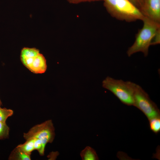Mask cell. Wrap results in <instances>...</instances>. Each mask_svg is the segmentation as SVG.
<instances>
[{"instance_id": "cell-1", "label": "cell", "mask_w": 160, "mask_h": 160, "mask_svg": "<svg viewBox=\"0 0 160 160\" xmlns=\"http://www.w3.org/2000/svg\"><path fill=\"white\" fill-rule=\"evenodd\" d=\"M108 13L118 20L127 22L143 20L145 17L129 0H103Z\"/></svg>"}, {"instance_id": "cell-2", "label": "cell", "mask_w": 160, "mask_h": 160, "mask_svg": "<svg viewBox=\"0 0 160 160\" xmlns=\"http://www.w3.org/2000/svg\"><path fill=\"white\" fill-rule=\"evenodd\" d=\"M142 21L143 23V27L138 31L135 36L134 42L127 51V54L129 57L138 52H141L145 57L147 56L152 40L157 31L160 29V23L145 17Z\"/></svg>"}, {"instance_id": "cell-3", "label": "cell", "mask_w": 160, "mask_h": 160, "mask_svg": "<svg viewBox=\"0 0 160 160\" xmlns=\"http://www.w3.org/2000/svg\"><path fill=\"white\" fill-rule=\"evenodd\" d=\"M135 84L107 76L103 81L102 86L112 93L123 104L133 106Z\"/></svg>"}, {"instance_id": "cell-4", "label": "cell", "mask_w": 160, "mask_h": 160, "mask_svg": "<svg viewBox=\"0 0 160 160\" xmlns=\"http://www.w3.org/2000/svg\"><path fill=\"white\" fill-rule=\"evenodd\" d=\"M133 106L142 111L148 120L160 117L156 105L150 98L147 93L139 85L135 84Z\"/></svg>"}, {"instance_id": "cell-5", "label": "cell", "mask_w": 160, "mask_h": 160, "mask_svg": "<svg viewBox=\"0 0 160 160\" xmlns=\"http://www.w3.org/2000/svg\"><path fill=\"white\" fill-rule=\"evenodd\" d=\"M55 136V129L51 120L33 126L27 132L23 134V137L25 140L33 137L40 140L44 149L47 143L52 142Z\"/></svg>"}, {"instance_id": "cell-6", "label": "cell", "mask_w": 160, "mask_h": 160, "mask_svg": "<svg viewBox=\"0 0 160 160\" xmlns=\"http://www.w3.org/2000/svg\"><path fill=\"white\" fill-rule=\"evenodd\" d=\"M140 11L145 17L160 23V0H144Z\"/></svg>"}, {"instance_id": "cell-7", "label": "cell", "mask_w": 160, "mask_h": 160, "mask_svg": "<svg viewBox=\"0 0 160 160\" xmlns=\"http://www.w3.org/2000/svg\"><path fill=\"white\" fill-rule=\"evenodd\" d=\"M47 68L46 60L42 54L39 53L34 58L29 70L35 73H42Z\"/></svg>"}, {"instance_id": "cell-8", "label": "cell", "mask_w": 160, "mask_h": 160, "mask_svg": "<svg viewBox=\"0 0 160 160\" xmlns=\"http://www.w3.org/2000/svg\"><path fill=\"white\" fill-rule=\"evenodd\" d=\"M9 159L13 160H30V155L26 153L17 147L11 152Z\"/></svg>"}, {"instance_id": "cell-9", "label": "cell", "mask_w": 160, "mask_h": 160, "mask_svg": "<svg viewBox=\"0 0 160 160\" xmlns=\"http://www.w3.org/2000/svg\"><path fill=\"white\" fill-rule=\"evenodd\" d=\"M80 156L83 160H97L99 159L97 154L93 148L86 147L81 152Z\"/></svg>"}, {"instance_id": "cell-10", "label": "cell", "mask_w": 160, "mask_h": 160, "mask_svg": "<svg viewBox=\"0 0 160 160\" xmlns=\"http://www.w3.org/2000/svg\"><path fill=\"white\" fill-rule=\"evenodd\" d=\"M17 147L26 153L31 155V152L34 150L33 138H32L26 140L25 143L19 145Z\"/></svg>"}, {"instance_id": "cell-11", "label": "cell", "mask_w": 160, "mask_h": 160, "mask_svg": "<svg viewBox=\"0 0 160 160\" xmlns=\"http://www.w3.org/2000/svg\"><path fill=\"white\" fill-rule=\"evenodd\" d=\"M39 53V50L36 48L24 47L21 50L20 58L35 57Z\"/></svg>"}, {"instance_id": "cell-12", "label": "cell", "mask_w": 160, "mask_h": 160, "mask_svg": "<svg viewBox=\"0 0 160 160\" xmlns=\"http://www.w3.org/2000/svg\"><path fill=\"white\" fill-rule=\"evenodd\" d=\"M149 120L151 130L155 133H159L160 131V117L154 118Z\"/></svg>"}, {"instance_id": "cell-13", "label": "cell", "mask_w": 160, "mask_h": 160, "mask_svg": "<svg viewBox=\"0 0 160 160\" xmlns=\"http://www.w3.org/2000/svg\"><path fill=\"white\" fill-rule=\"evenodd\" d=\"M13 113L12 110L6 108H0V121L6 123L8 117L11 116Z\"/></svg>"}, {"instance_id": "cell-14", "label": "cell", "mask_w": 160, "mask_h": 160, "mask_svg": "<svg viewBox=\"0 0 160 160\" xmlns=\"http://www.w3.org/2000/svg\"><path fill=\"white\" fill-rule=\"evenodd\" d=\"M9 132V128L6 123L0 121V139L8 137Z\"/></svg>"}, {"instance_id": "cell-15", "label": "cell", "mask_w": 160, "mask_h": 160, "mask_svg": "<svg viewBox=\"0 0 160 160\" xmlns=\"http://www.w3.org/2000/svg\"><path fill=\"white\" fill-rule=\"evenodd\" d=\"M33 138L34 150H37L41 156H44V153L45 149L43 148L41 140L37 138L33 137Z\"/></svg>"}, {"instance_id": "cell-16", "label": "cell", "mask_w": 160, "mask_h": 160, "mask_svg": "<svg viewBox=\"0 0 160 160\" xmlns=\"http://www.w3.org/2000/svg\"><path fill=\"white\" fill-rule=\"evenodd\" d=\"M160 43V29L156 32L153 38L151 45L159 44Z\"/></svg>"}, {"instance_id": "cell-17", "label": "cell", "mask_w": 160, "mask_h": 160, "mask_svg": "<svg viewBox=\"0 0 160 160\" xmlns=\"http://www.w3.org/2000/svg\"><path fill=\"white\" fill-rule=\"evenodd\" d=\"M140 10L142 8L144 0H129Z\"/></svg>"}, {"instance_id": "cell-18", "label": "cell", "mask_w": 160, "mask_h": 160, "mask_svg": "<svg viewBox=\"0 0 160 160\" xmlns=\"http://www.w3.org/2000/svg\"><path fill=\"white\" fill-rule=\"evenodd\" d=\"M69 3L73 4H77L81 2L92 1H103V0H67Z\"/></svg>"}, {"instance_id": "cell-19", "label": "cell", "mask_w": 160, "mask_h": 160, "mask_svg": "<svg viewBox=\"0 0 160 160\" xmlns=\"http://www.w3.org/2000/svg\"><path fill=\"white\" fill-rule=\"evenodd\" d=\"M0 103L1 104V105H2V103H1V100H0Z\"/></svg>"}, {"instance_id": "cell-20", "label": "cell", "mask_w": 160, "mask_h": 160, "mask_svg": "<svg viewBox=\"0 0 160 160\" xmlns=\"http://www.w3.org/2000/svg\"><path fill=\"white\" fill-rule=\"evenodd\" d=\"M1 105V104L0 103V105ZM1 108V107L0 106V108Z\"/></svg>"}]
</instances>
